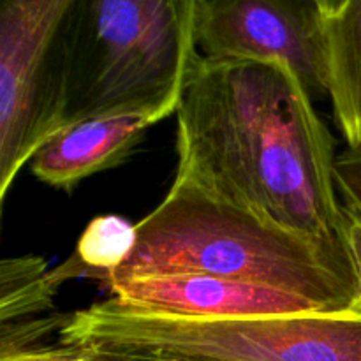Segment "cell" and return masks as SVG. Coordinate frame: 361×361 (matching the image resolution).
<instances>
[{"label":"cell","instance_id":"17","mask_svg":"<svg viewBox=\"0 0 361 361\" xmlns=\"http://www.w3.org/2000/svg\"><path fill=\"white\" fill-rule=\"evenodd\" d=\"M316 2H317V6L321 7V11L324 13L326 20H330V18L337 16V14L344 9V6L348 0H316Z\"/></svg>","mask_w":361,"mask_h":361},{"label":"cell","instance_id":"11","mask_svg":"<svg viewBox=\"0 0 361 361\" xmlns=\"http://www.w3.org/2000/svg\"><path fill=\"white\" fill-rule=\"evenodd\" d=\"M136 240V224L118 215H99L81 233L74 254L88 270V279L106 282L113 271L127 263Z\"/></svg>","mask_w":361,"mask_h":361},{"label":"cell","instance_id":"9","mask_svg":"<svg viewBox=\"0 0 361 361\" xmlns=\"http://www.w3.org/2000/svg\"><path fill=\"white\" fill-rule=\"evenodd\" d=\"M330 41V101L345 143L361 145V0H348L326 20Z\"/></svg>","mask_w":361,"mask_h":361},{"label":"cell","instance_id":"3","mask_svg":"<svg viewBox=\"0 0 361 361\" xmlns=\"http://www.w3.org/2000/svg\"><path fill=\"white\" fill-rule=\"evenodd\" d=\"M207 0H71L53 39L49 80L60 130L88 118L176 113L201 62Z\"/></svg>","mask_w":361,"mask_h":361},{"label":"cell","instance_id":"5","mask_svg":"<svg viewBox=\"0 0 361 361\" xmlns=\"http://www.w3.org/2000/svg\"><path fill=\"white\" fill-rule=\"evenodd\" d=\"M197 48L210 60L281 62L316 99H330L326 16L316 0H207Z\"/></svg>","mask_w":361,"mask_h":361},{"label":"cell","instance_id":"7","mask_svg":"<svg viewBox=\"0 0 361 361\" xmlns=\"http://www.w3.org/2000/svg\"><path fill=\"white\" fill-rule=\"evenodd\" d=\"M71 0H0V118L32 127L51 97L53 37Z\"/></svg>","mask_w":361,"mask_h":361},{"label":"cell","instance_id":"13","mask_svg":"<svg viewBox=\"0 0 361 361\" xmlns=\"http://www.w3.org/2000/svg\"><path fill=\"white\" fill-rule=\"evenodd\" d=\"M338 196L361 208V145H348L335 159Z\"/></svg>","mask_w":361,"mask_h":361},{"label":"cell","instance_id":"12","mask_svg":"<svg viewBox=\"0 0 361 361\" xmlns=\"http://www.w3.org/2000/svg\"><path fill=\"white\" fill-rule=\"evenodd\" d=\"M69 317L71 314H56V316L42 317V319L2 323V328H0V356L41 348V342L48 335L55 334L56 330H62Z\"/></svg>","mask_w":361,"mask_h":361},{"label":"cell","instance_id":"1","mask_svg":"<svg viewBox=\"0 0 361 361\" xmlns=\"http://www.w3.org/2000/svg\"><path fill=\"white\" fill-rule=\"evenodd\" d=\"M176 178L275 224L348 245L335 145L281 62L201 59L176 109Z\"/></svg>","mask_w":361,"mask_h":361},{"label":"cell","instance_id":"4","mask_svg":"<svg viewBox=\"0 0 361 361\" xmlns=\"http://www.w3.org/2000/svg\"><path fill=\"white\" fill-rule=\"evenodd\" d=\"M62 344L101 351L235 361H361V316L302 314L257 319H180L137 312L116 298L71 314Z\"/></svg>","mask_w":361,"mask_h":361},{"label":"cell","instance_id":"2","mask_svg":"<svg viewBox=\"0 0 361 361\" xmlns=\"http://www.w3.org/2000/svg\"><path fill=\"white\" fill-rule=\"evenodd\" d=\"M136 226V247L109 275L108 286L164 275H214L282 289L330 314H355L358 277L349 245L282 228L189 180L175 176L164 200Z\"/></svg>","mask_w":361,"mask_h":361},{"label":"cell","instance_id":"15","mask_svg":"<svg viewBox=\"0 0 361 361\" xmlns=\"http://www.w3.org/2000/svg\"><path fill=\"white\" fill-rule=\"evenodd\" d=\"M87 358L88 351L85 348L62 344L59 341L55 345H41L28 351L0 356V361H85Z\"/></svg>","mask_w":361,"mask_h":361},{"label":"cell","instance_id":"16","mask_svg":"<svg viewBox=\"0 0 361 361\" xmlns=\"http://www.w3.org/2000/svg\"><path fill=\"white\" fill-rule=\"evenodd\" d=\"M88 351H90V356L94 361H235L208 358V356H176L141 351H101V349H88Z\"/></svg>","mask_w":361,"mask_h":361},{"label":"cell","instance_id":"8","mask_svg":"<svg viewBox=\"0 0 361 361\" xmlns=\"http://www.w3.org/2000/svg\"><path fill=\"white\" fill-rule=\"evenodd\" d=\"M159 122L148 113L88 118L49 137L28 164L42 183L73 192L81 180L123 164L140 147L147 130Z\"/></svg>","mask_w":361,"mask_h":361},{"label":"cell","instance_id":"14","mask_svg":"<svg viewBox=\"0 0 361 361\" xmlns=\"http://www.w3.org/2000/svg\"><path fill=\"white\" fill-rule=\"evenodd\" d=\"M341 203L342 212H344L345 238H348L353 263L356 268V277H358V300H356L355 314L361 316V208L344 197H341Z\"/></svg>","mask_w":361,"mask_h":361},{"label":"cell","instance_id":"6","mask_svg":"<svg viewBox=\"0 0 361 361\" xmlns=\"http://www.w3.org/2000/svg\"><path fill=\"white\" fill-rule=\"evenodd\" d=\"M113 298L137 312L180 319L231 321L330 314L310 300L270 286L214 275H164L108 286Z\"/></svg>","mask_w":361,"mask_h":361},{"label":"cell","instance_id":"10","mask_svg":"<svg viewBox=\"0 0 361 361\" xmlns=\"http://www.w3.org/2000/svg\"><path fill=\"white\" fill-rule=\"evenodd\" d=\"M74 279H88L76 254L55 270H48L37 256L7 257L0 263V323L51 309L59 289Z\"/></svg>","mask_w":361,"mask_h":361},{"label":"cell","instance_id":"18","mask_svg":"<svg viewBox=\"0 0 361 361\" xmlns=\"http://www.w3.org/2000/svg\"><path fill=\"white\" fill-rule=\"evenodd\" d=\"M87 351H88V349H87ZM85 361H94V360H92V356H90V351H88V358Z\"/></svg>","mask_w":361,"mask_h":361}]
</instances>
